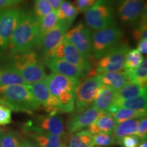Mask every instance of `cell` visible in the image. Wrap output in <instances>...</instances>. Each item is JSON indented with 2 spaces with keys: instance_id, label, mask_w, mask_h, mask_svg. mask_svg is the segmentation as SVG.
<instances>
[{
  "instance_id": "obj_35",
  "label": "cell",
  "mask_w": 147,
  "mask_h": 147,
  "mask_svg": "<svg viewBox=\"0 0 147 147\" xmlns=\"http://www.w3.org/2000/svg\"><path fill=\"white\" fill-rule=\"evenodd\" d=\"M140 140L136 135H129L123 137L117 141V143L121 147H138Z\"/></svg>"
},
{
  "instance_id": "obj_27",
  "label": "cell",
  "mask_w": 147,
  "mask_h": 147,
  "mask_svg": "<svg viewBox=\"0 0 147 147\" xmlns=\"http://www.w3.org/2000/svg\"><path fill=\"white\" fill-rule=\"evenodd\" d=\"M23 84H26L24 79L12 67L0 68V87Z\"/></svg>"
},
{
  "instance_id": "obj_28",
  "label": "cell",
  "mask_w": 147,
  "mask_h": 147,
  "mask_svg": "<svg viewBox=\"0 0 147 147\" xmlns=\"http://www.w3.org/2000/svg\"><path fill=\"white\" fill-rule=\"evenodd\" d=\"M93 135L88 129L76 132L69 139V147H93L92 142Z\"/></svg>"
},
{
  "instance_id": "obj_34",
  "label": "cell",
  "mask_w": 147,
  "mask_h": 147,
  "mask_svg": "<svg viewBox=\"0 0 147 147\" xmlns=\"http://www.w3.org/2000/svg\"><path fill=\"white\" fill-rule=\"evenodd\" d=\"M21 143L20 137L13 132H6L3 131L1 139V147H18Z\"/></svg>"
},
{
  "instance_id": "obj_23",
  "label": "cell",
  "mask_w": 147,
  "mask_h": 147,
  "mask_svg": "<svg viewBox=\"0 0 147 147\" xmlns=\"http://www.w3.org/2000/svg\"><path fill=\"white\" fill-rule=\"evenodd\" d=\"M39 23V36H38V41L36 47L38 49L40 42V40L43 36L50 32L51 29L55 28L58 25L59 19L57 10L51 11L50 13L45 15L43 17L38 18Z\"/></svg>"
},
{
  "instance_id": "obj_1",
  "label": "cell",
  "mask_w": 147,
  "mask_h": 147,
  "mask_svg": "<svg viewBox=\"0 0 147 147\" xmlns=\"http://www.w3.org/2000/svg\"><path fill=\"white\" fill-rule=\"evenodd\" d=\"M39 36L38 18L33 13L22 11L19 21L10 37L8 49L12 54H19L36 48Z\"/></svg>"
},
{
  "instance_id": "obj_10",
  "label": "cell",
  "mask_w": 147,
  "mask_h": 147,
  "mask_svg": "<svg viewBox=\"0 0 147 147\" xmlns=\"http://www.w3.org/2000/svg\"><path fill=\"white\" fill-rule=\"evenodd\" d=\"M69 27L70 25L59 21L55 28L45 35L40 40L38 49L41 51L44 63L51 59L53 51L64 40L65 33Z\"/></svg>"
},
{
  "instance_id": "obj_38",
  "label": "cell",
  "mask_w": 147,
  "mask_h": 147,
  "mask_svg": "<svg viewBox=\"0 0 147 147\" xmlns=\"http://www.w3.org/2000/svg\"><path fill=\"white\" fill-rule=\"evenodd\" d=\"M146 134H147V119L146 117H143L140 120L138 126L136 133L135 135L139 138L140 140L146 139Z\"/></svg>"
},
{
  "instance_id": "obj_17",
  "label": "cell",
  "mask_w": 147,
  "mask_h": 147,
  "mask_svg": "<svg viewBox=\"0 0 147 147\" xmlns=\"http://www.w3.org/2000/svg\"><path fill=\"white\" fill-rule=\"evenodd\" d=\"M117 91L102 84L93 102V107L100 112H106L111 107L116 99Z\"/></svg>"
},
{
  "instance_id": "obj_19",
  "label": "cell",
  "mask_w": 147,
  "mask_h": 147,
  "mask_svg": "<svg viewBox=\"0 0 147 147\" xmlns=\"http://www.w3.org/2000/svg\"><path fill=\"white\" fill-rule=\"evenodd\" d=\"M97 74L102 84L116 91L129 81L125 71H104L97 73Z\"/></svg>"
},
{
  "instance_id": "obj_21",
  "label": "cell",
  "mask_w": 147,
  "mask_h": 147,
  "mask_svg": "<svg viewBox=\"0 0 147 147\" xmlns=\"http://www.w3.org/2000/svg\"><path fill=\"white\" fill-rule=\"evenodd\" d=\"M144 94H146V87H143L136 82L128 81L121 89L117 90L115 100H128Z\"/></svg>"
},
{
  "instance_id": "obj_15",
  "label": "cell",
  "mask_w": 147,
  "mask_h": 147,
  "mask_svg": "<svg viewBox=\"0 0 147 147\" xmlns=\"http://www.w3.org/2000/svg\"><path fill=\"white\" fill-rule=\"evenodd\" d=\"M53 72L58 73L64 76L70 77L80 80L84 76L91 74V71H88L85 69L73 65L63 59H59L55 57L51 59L45 63Z\"/></svg>"
},
{
  "instance_id": "obj_12",
  "label": "cell",
  "mask_w": 147,
  "mask_h": 147,
  "mask_svg": "<svg viewBox=\"0 0 147 147\" xmlns=\"http://www.w3.org/2000/svg\"><path fill=\"white\" fill-rule=\"evenodd\" d=\"M144 5V0H119L117 14L125 25H135L138 21Z\"/></svg>"
},
{
  "instance_id": "obj_24",
  "label": "cell",
  "mask_w": 147,
  "mask_h": 147,
  "mask_svg": "<svg viewBox=\"0 0 147 147\" xmlns=\"http://www.w3.org/2000/svg\"><path fill=\"white\" fill-rule=\"evenodd\" d=\"M59 21L71 25L78 15V11L74 3L67 0H63L57 10Z\"/></svg>"
},
{
  "instance_id": "obj_18",
  "label": "cell",
  "mask_w": 147,
  "mask_h": 147,
  "mask_svg": "<svg viewBox=\"0 0 147 147\" xmlns=\"http://www.w3.org/2000/svg\"><path fill=\"white\" fill-rule=\"evenodd\" d=\"M39 127L44 133L61 137L64 134L63 120L61 116L49 115L42 117L39 120Z\"/></svg>"
},
{
  "instance_id": "obj_11",
  "label": "cell",
  "mask_w": 147,
  "mask_h": 147,
  "mask_svg": "<svg viewBox=\"0 0 147 147\" xmlns=\"http://www.w3.org/2000/svg\"><path fill=\"white\" fill-rule=\"evenodd\" d=\"M53 57L63 59L89 72L92 70V62L86 59L76 48L65 38L53 51L51 59Z\"/></svg>"
},
{
  "instance_id": "obj_33",
  "label": "cell",
  "mask_w": 147,
  "mask_h": 147,
  "mask_svg": "<svg viewBox=\"0 0 147 147\" xmlns=\"http://www.w3.org/2000/svg\"><path fill=\"white\" fill-rule=\"evenodd\" d=\"M53 8L47 0H34V14L40 18L53 11Z\"/></svg>"
},
{
  "instance_id": "obj_39",
  "label": "cell",
  "mask_w": 147,
  "mask_h": 147,
  "mask_svg": "<svg viewBox=\"0 0 147 147\" xmlns=\"http://www.w3.org/2000/svg\"><path fill=\"white\" fill-rule=\"evenodd\" d=\"M25 0H0V8H13L16 5L23 3Z\"/></svg>"
},
{
  "instance_id": "obj_36",
  "label": "cell",
  "mask_w": 147,
  "mask_h": 147,
  "mask_svg": "<svg viewBox=\"0 0 147 147\" xmlns=\"http://www.w3.org/2000/svg\"><path fill=\"white\" fill-rule=\"evenodd\" d=\"M12 122V110L4 104H0V125H6Z\"/></svg>"
},
{
  "instance_id": "obj_26",
  "label": "cell",
  "mask_w": 147,
  "mask_h": 147,
  "mask_svg": "<svg viewBox=\"0 0 147 147\" xmlns=\"http://www.w3.org/2000/svg\"><path fill=\"white\" fill-rule=\"evenodd\" d=\"M113 105L118 108H127V109L136 110H146V94L140 95V96L128 99V100H115Z\"/></svg>"
},
{
  "instance_id": "obj_43",
  "label": "cell",
  "mask_w": 147,
  "mask_h": 147,
  "mask_svg": "<svg viewBox=\"0 0 147 147\" xmlns=\"http://www.w3.org/2000/svg\"><path fill=\"white\" fill-rule=\"evenodd\" d=\"M141 141H142V142H140V143L138 147H147L146 139L143 140H141Z\"/></svg>"
},
{
  "instance_id": "obj_37",
  "label": "cell",
  "mask_w": 147,
  "mask_h": 147,
  "mask_svg": "<svg viewBox=\"0 0 147 147\" xmlns=\"http://www.w3.org/2000/svg\"><path fill=\"white\" fill-rule=\"evenodd\" d=\"M97 0H75L74 4L78 13H85L96 3Z\"/></svg>"
},
{
  "instance_id": "obj_16",
  "label": "cell",
  "mask_w": 147,
  "mask_h": 147,
  "mask_svg": "<svg viewBox=\"0 0 147 147\" xmlns=\"http://www.w3.org/2000/svg\"><path fill=\"white\" fill-rule=\"evenodd\" d=\"M117 124L110 113L101 112L97 119L88 127V130L92 135L100 133L113 134Z\"/></svg>"
},
{
  "instance_id": "obj_30",
  "label": "cell",
  "mask_w": 147,
  "mask_h": 147,
  "mask_svg": "<svg viewBox=\"0 0 147 147\" xmlns=\"http://www.w3.org/2000/svg\"><path fill=\"white\" fill-rule=\"evenodd\" d=\"M34 138L39 147H60L61 144V137L44 132L34 134Z\"/></svg>"
},
{
  "instance_id": "obj_2",
  "label": "cell",
  "mask_w": 147,
  "mask_h": 147,
  "mask_svg": "<svg viewBox=\"0 0 147 147\" xmlns=\"http://www.w3.org/2000/svg\"><path fill=\"white\" fill-rule=\"evenodd\" d=\"M0 104L17 112L32 113L40 104L31 93L27 84L0 87Z\"/></svg>"
},
{
  "instance_id": "obj_25",
  "label": "cell",
  "mask_w": 147,
  "mask_h": 147,
  "mask_svg": "<svg viewBox=\"0 0 147 147\" xmlns=\"http://www.w3.org/2000/svg\"><path fill=\"white\" fill-rule=\"evenodd\" d=\"M139 122V119H129L117 123L113 133L116 141L126 136L135 135Z\"/></svg>"
},
{
  "instance_id": "obj_14",
  "label": "cell",
  "mask_w": 147,
  "mask_h": 147,
  "mask_svg": "<svg viewBox=\"0 0 147 147\" xmlns=\"http://www.w3.org/2000/svg\"><path fill=\"white\" fill-rule=\"evenodd\" d=\"M101 112L91 106L81 113L75 115L69 119L67 124L69 134H74L88 127L98 117Z\"/></svg>"
},
{
  "instance_id": "obj_32",
  "label": "cell",
  "mask_w": 147,
  "mask_h": 147,
  "mask_svg": "<svg viewBox=\"0 0 147 147\" xmlns=\"http://www.w3.org/2000/svg\"><path fill=\"white\" fill-rule=\"evenodd\" d=\"M92 142L93 146H110L117 143L113 134L100 133L95 134L92 136Z\"/></svg>"
},
{
  "instance_id": "obj_22",
  "label": "cell",
  "mask_w": 147,
  "mask_h": 147,
  "mask_svg": "<svg viewBox=\"0 0 147 147\" xmlns=\"http://www.w3.org/2000/svg\"><path fill=\"white\" fill-rule=\"evenodd\" d=\"M31 93L40 105L45 106L48 104L49 100L52 98L53 95L51 94L45 80L34 82L32 84H27Z\"/></svg>"
},
{
  "instance_id": "obj_31",
  "label": "cell",
  "mask_w": 147,
  "mask_h": 147,
  "mask_svg": "<svg viewBox=\"0 0 147 147\" xmlns=\"http://www.w3.org/2000/svg\"><path fill=\"white\" fill-rule=\"evenodd\" d=\"M144 59L142 55L136 49H129L127 53L124 63V71L129 72L142 63Z\"/></svg>"
},
{
  "instance_id": "obj_40",
  "label": "cell",
  "mask_w": 147,
  "mask_h": 147,
  "mask_svg": "<svg viewBox=\"0 0 147 147\" xmlns=\"http://www.w3.org/2000/svg\"><path fill=\"white\" fill-rule=\"evenodd\" d=\"M136 49L142 55H146L147 53V39L140 40L138 42Z\"/></svg>"
},
{
  "instance_id": "obj_44",
  "label": "cell",
  "mask_w": 147,
  "mask_h": 147,
  "mask_svg": "<svg viewBox=\"0 0 147 147\" xmlns=\"http://www.w3.org/2000/svg\"><path fill=\"white\" fill-rule=\"evenodd\" d=\"M3 133V129H0V147H1V136H2Z\"/></svg>"
},
{
  "instance_id": "obj_46",
  "label": "cell",
  "mask_w": 147,
  "mask_h": 147,
  "mask_svg": "<svg viewBox=\"0 0 147 147\" xmlns=\"http://www.w3.org/2000/svg\"><path fill=\"white\" fill-rule=\"evenodd\" d=\"M97 147H102V146H97Z\"/></svg>"
},
{
  "instance_id": "obj_3",
  "label": "cell",
  "mask_w": 147,
  "mask_h": 147,
  "mask_svg": "<svg viewBox=\"0 0 147 147\" xmlns=\"http://www.w3.org/2000/svg\"><path fill=\"white\" fill-rule=\"evenodd\" d=\"M15 55L10 67L21 75L26 84L45 80L47 74L44 63L35 51L29 50Z\"/></svg>"
},
{
  "instance_id": "obj_8",
  "label": "cell",
  "mask_w": 147,
  "mask_h": 147,
  "mask_svg": "<svg viewBox=\"0 0 147 147\" xmlns=\"http://www.w3.org/2000/svg\"><path fill=\"white\" fill-rule=\"evenodd\" d=\"M129 47L126 42H120L99 59L97 73L104 71H121L123 69L127 53Z\"/></svg>"
},
{
  "instance_id": "obj_13",
  "label": "cell",
  "mask_w": 147,
  "mask_h": 147,
  "mask_svg": "<svg viewBox=\"0 0 147 147\" xmlns=\"http://www.w3.org/2000/svg\"><path fill=\"white\" fill-rule=\"evenodd\" d=\"M51 94L55 97L66 91H75L78 79L70 78L58 73H51L45 79Z\"/></svg>"
},
{
  "instance_id": "obj_45",
  "label": "cell",
  "mask_w": 147,
  "mask_h": 147,
  "mask_svg": "<svg viewBox=\"0 0 147 147\" xmlns=\"http://www.w3.org/2000/svg\"><path fill=\"white\" fill-rule=\"evenodd\" d=\"M60 147H67V145H66L65 143L63 142V143H61V144Z\"/></svg>"
},
{
  "instance_id": "obj_42",
  "label": "cell",
  "mask_w": 147,
  "mask_h": 147,
  "mask_svg": "<svg viewBox=\"0 0 147 147\" xmlns=\"http://www.w3.org/2000/svg\"><path fill=\"white\" fill-rule=\"evenodd\" d=\"M18 147H39L36 144V142H31L28 140L22 141L18 145Z\"/></svg>"
},
{
  "instance_id": "obj_7",
  "label": "cell",
  "mask_w": 147,
  "mask_h": 147,
  "mask_svg": "<svg viewBox=\"0 0 147 147\" xmlns=\"http://www.w3.org/2000/svg\"><path fill=\"white\" fill-rule=\"evenodd\" d=\"M65 39L77 49L86 59L92 62V34L91 29L82 22H79L65 34Z\"/></svg>"
},
{
  "instance_id": "obj_4",
  "label": "cell",
  "mask_w": 147,
  "mask_h": 147,
  "mask_svg": "<svg viewBox=\"0 0 147 147\" xmlns=\"http://www.w3.org/2000/svg\"><path fill=\"white\" fill-rule=\"evenodd\" d=\"M85 25L94 31L115 25L113 0H97L84 13Z\"/></svg>"
},
{
  "instance_id": "obj_41",
  "label": "cell",
  "mask_w": 147,
  "mask_h": 147,
  "mask_svg": "<svg viewBox=\"0 0 147 147\" xmlns=\"http://www.w3.org/2000/svg\"><path fill=\"white\" fill-rule=\"evenodd\" d=\"M49 3L52 7L53 10H57L60 6L61 3L63 1V0H47Z\"/></svg>"
},
{
  "instance_id": "obj_6",
  "label": "cell",
  "mask_w": 147,
  "mask_h": 147,
  "mask_svg": "<svg viewBox=\"0 0 147 147\" xmlns=\"http://www.w3.org/2000/svg\"><path fill=\"white\" fill-rule=\"evenodd\" d=\"M102 84L97 74L88 76L78 82L74 91L77 113H80L91 107Z\"/></svg>"
},
{
  "instance_id": "obj_29",
  "label": "cell",
  "mask_w": 147,
  "mask_h": 147,
  "mask_svg": "<svg viewBox=\"0 0 147 147\" xmlns=\"http://www.w3.org/2000/svg\"><path fill=\"white\" fill-rule=\"evenodd\" d=\"M129 81L140 84L143 87H146L147 83V60L143 59L138 67L129 72L127 73Z\"/></svg>"
},
{
  "instance_id": "obj_5",
  "label": "cell",
  "mask_w": 147,
  "mask_h": 147,
  "mask_svg": "<svg viewBox=\"0 0 147 147\" xmlns=\"http://www.w3.org/2000/svg\"><path fill=\"white\" fill-rule=\"evenodd\" d=\"M123 32L116 25H111L92 34V55L99 59L102 55L120 43Z\"/></svg>"
},
{
  "instance_id": "obj_9",
  "label": "cell",
  "mask_w": 147,
  "mask_h": 147,
  "mask_svg": "<svg viewBox=\"0 0 147 147\" xmlns=\"http://www.w3.org/2000/svg\"><path fill=\"white\" fill-rule=\"evenodd\" d=\"M22 11L16 8H0V55L8 49L9 41Z\"/></svg>"
},
{
  "instance_id": "obj_20",
  "label": "cell",
  "mask_w": 147,
  "mask_h": 147,
  "mask_svg": "<svg viewBox=\"0 0 147 147\" xmlns=\"http://www.w3.org/2000/svg\"><path fill=\"white\" fill-rule=\"evenodd\" d=\"M107 113L113 116L117 123L129 119H139L146 117V110H136L118 108L113 104L108 109Z\"/></svg>"
}]
</instances>
